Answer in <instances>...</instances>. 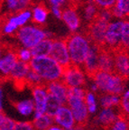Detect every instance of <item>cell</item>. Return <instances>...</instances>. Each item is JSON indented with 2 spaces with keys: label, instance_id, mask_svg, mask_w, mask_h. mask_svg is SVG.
<instances>
[{
  "label": "cell",
  "instance_id": "obj_16",
  "mask_svg": "<svg viewBox=\"0 0 129 130\" xmlns=\"http://www.w3.org/2000/svg\"><path fill=\"white\" fill-rule=\"evenodd\" d=\"M17 61L18 60L15 52L7 51L3 53L0 58V75L3 77H9Z\"/></svg>",
  "mask_w": 129,
  "mask_h": 130
},
{
  "label": "cell",
  "instance_id": "obj_42",
  "mask_svg": "<svg viewBox=\"0 0 129 130\" xmlns=\"http://www.w3.org/2000/svg\"><path fill=\"white\" fill-rule=\"evenodd\" d=\"M4 104H5V94L3 88L0 86V111L4 110Z\"/></svg>",
  "mask_w": 129,
  "mask_h": 130
},
{
  "label": "cell",
  "instance_id": "obj_44",
  "mask_svg": "<svg viewBox=\"0 0 129 130\" xmlns=\"http://www.w3.org/2000/svg\"><path fill=\"white\" fill-rule=\"evenodd\" d=\"M6 116L5 115V113L3 111H0V126H1V125L3 124V122L5 121V119H6Z\"/></svg>",
  "mask_w": 129,
  "mask_h": 130
},
{
  "label": "cell",
  "instance_id": "obj_22",
  "mask_svg": "<svg viewBox=\"0 0 129 130\" xmlns=\"http://www.w3.org/2000/svg\"><path fill=\"white\" fill-rule=\"evenodd\" d=\"M119 115L116 113L114 108H103L97 118V121L102 127L108 129L114 122L117 119Z\"/></svg>",
  "mask_w": 129,
  "mask_h": 130
},
{
  "label": "cell",
  "instance_id": "obj_43",
  "mask_svg": "<svg viewBox=\"0 0 129 130\" xmlns=\"http://www.w3.org/2000/svg\"><path fill=\"white\" fill-rule=\"evenodd\" d=\"M67 130H85V126H79V125H75L73 127L70 128V129H67Z\"/></svg>",
  "mask_w": 129,
  "mask_h": 130
},
{
  "label": "cell",
  "instance_id": "obj_13",
  "mask_svg": "<svg viewBox=\"0 0 129 130\" xmlns=\"http://www.w3.org/2000/svg\"><path fill=\"white\" fill-rule=\"evenodd\" d=\"M100 48L101 47L92 43L90 51L82 64V69L84 70L86 75L89 76L90 79L97 71H99V54Z\"/></svg>",
  "mask_w": 129,
  "mask_h": 130
},
{
  "label": "cell",
  "instance_id": "obj_33",
  "mask_svg": "<svg viewBox=\"0 0 129 130\" xmlns=\"http://www.w3.org/2000/svg\"><path fill=\"white\" fill-rule=\"evenodd\" d=\"M42 84H44L42 79L39 77L38 74H36L32 70H30V71L26 76V79H25V85H28L31 88H33L35 87V86L42 85Z\"/></svg>",
  "mask_w": 129,
  "mask_h": 130
},
{
  "label": "cell",
  "instance_id": "obj_5",
  "mask_svg": "<svg viewBox=\"0 0 129 130\" xmlns=\"http://www.w3.org/2000/svg\"><path fill=\"white\" fill-rule=\"evenodd\" d=\"M15 37L21 47L31 50L41 41L51 38V34L42 26L34 24H28L17 31Z\"/></svg>",
  "mask_w": 129,
  "mask_h": 130
},
{
  "label": "cell",
  "instance_id": "obj_8",
  "mask_svg": "<svg viewBox=\"0 0 129 130\" xmlns=\"http://www.w3.org/2000/svg\"><path fill=\"white\" fill-rule=\"evenodd\" d=\"M50 56L64 69L71 64L65 39L53 40V45H52Z\"/></svg>",
  "mask_w": 129,
  "mask_h": 130
},
{
  "label": "cell",
  "instance_id": "obj_38",
  "mask_svg": "<svg viewBox=\"0 0 129 130\" xmlns=\"http://www.w3.org/2000/svg\"><path fill=\"white\" fill-rule=\"evenodd\" d=\"M15 123H16L15 120L13 119L10 117L6 116L5 121L3 122V124L0 126V130H14Z\"/></svg>",
  "mask_w": 129,
  "mask_h": 130
},
{
  "label": "cell",
  "instance_id": "obj_47",
  "mask_svg": "<svg viewBox=\"0 0 129 130\" xmlns=\"http://www.w3.org/2000/svg\"><path fill=\"white\" fill-rule=\"evenodd\" d=\"M3 53H3V50L1 48H0V58H1V56L3 55Z\"/></svg>",
  "mask_w": 129,
  "mask_h": 130
},
{
  "label": "cell",
  "instance_id": "obj_25",
  "mask_svg": "<svg viewBox=\"0 0 129 130\" xmlns=\"http://www.w3.org/2000/svg\"><path fill=\"white\" fill-rule=\"evenodd\" d=\"M52 45H53V39L52 38H46L44 40L41 41L40 43H37L35 46L31 49L33 58H34V57L50 56Z\"/></svg>",
  "mask_w": 129,
  "mask_h": 130
},
{
  "label": "cell",
  "instance_id": "obj_1",
  "mask_svg": "<svg viewBox=\"0 0 129 130\" xmlns=\"http://www.w3.org/2000/svg\"><path fill=\"white\" fill-rule=\"evenodd\" d=\"M32 71L38 74L46 84L53 81L61 80L64 68L54 61L51 56L34 57L29 62Z\"/></svg>",
  "mask_w": 129,
  "mask_h": 130
},
{
  "label": "cell",
  "instance_id": "obj_10",
  "mask_svg": "<svg viewBox=\"0 0 129 130\" xmlns=\"http://www.w3.org/2000/svg\"><path fill=\"white\" fill-rule=\"evenodd\" d=\"M107 24L108 23L104 22L99 18L89 24L87 36L93 44L98 45L99 47L104 46V40H105Z\"/></svg>",
  "mask_w": 129,
  "mask_h": 130
},
{
  "label": "cell",
  "instance_id": "obj_34",
  "mask_svg": "<svg viewBox=\"0 0 129 130\" xmlns=\"http://www.w3.org/2000/svg\"><path fill=\"white\" fill-rule=\"evenodd\" d=\"M15 53H16V57H17V60L20 61H23V62L29 63L31 61V60L33 59V55L30 49L20 47L15 52Z\"/></svg>",
  "mask_w": 129,
  "mask_h": 130
},
{
  "label": "cell",
  "instance_id": "obj_36",
  "mask_svg": "<svg viewBox=\"0 0 129 130\" xmlns=\"http://www.w3.org/2000/svg\"><path fill=\"white\" fill-rule=\"evenodd\" d=\"M99 10H111L115 6L117 0H91Z\"/></svg>",
  "mask_w": 129,
  "mask_h": 130
},
{
  "label": "cell",
  "instance_id": "obj_17",
  "mask_svg": "<svg viewBox=\"0 0 129 130\" xmlns=\"http://www.w3.org/2000/svg\"><path fill=\"white\" fill-rule=\"evenodd\" d=\"M99 71L114 72V53L104 47H101L99 51Z\"/></svg>",
  "mask_w": 129,
  "mask_h": 130
},
{
  "label": "cell",
  "instance_id": "obj_19",
  "mask_svg": "<svg viewBox=\"0 0 129 130\" xmlns=\"http://www.w3.org/2000/svg\"><path fill=\"white\" fill-rule=\"evenodd\" d=\"M33 24L42 26L47 22L49 16V10L47 6L43 4H36L33 6L31 9Z\"/></svg>",
  "mask_w": 129,
  "mask_h": 130
},
{
  "label": "cell",
  "instance_id": "obj_41",
  "mask_svg": "<svg viewBox=\"0 0 129 130\" xmlns=\"http://www.w3.org/2000/svg\"><path fill=\"white\" fill-rule=\"evenodd\" d=\"M62 9L63 8L61 7H50V12L55 18L61 19V14H62Z\"/></svg>",
  "mask_w": 129,
  "mask_h": 130
},
{
  "label": "cell",
  "instance_id": "obj_45",
  "mask_svg": "<svg viewBox=\"0 0 129 130\" xmlns=\"http://www.w3.org/2000/svg\"><path fill=\"white\" fill-rule=\"evenodd\" d=\"M70 1L72 3V5H74V6H77V5L83 4V3H84L86 0H70Z\"/></svg>",
  "mask_w": 129,
  "mask_h": 130
},
{
  "label": "cell",
  "instance_id": "obj_18",
  "mask_svg": "<svg viewBox=\"0 0 129 130\" xmlns=\"http://www.w3.org/2000/svg\"><path fill=\"white\" fill-rule=\"evenodd\" d=\"M30 70L31 68L29 63L18 61L16 62L13 71H11L9 77L12 80L14 81V83L16 85H18V84L24 85V84H25V79H26V76L30 71Z\"/></svg>",
  "mask_w": 129,
  "mask_h": 130
},
{
  "label": "cell",
  "instance_id": "obj_11",
  "mask_svg": "<svg viewBox=\"0 0 129 130\" xmlns=\"http://www.w3.org/2000/svg\"><path fill=\"white\" fill-rule=\"evenodd\" d=\"M114 53V72L125 79H129V52L119 48Z\"/></svg>",
  "mask_w": 129,
  "mask_h": 130
},
{
  "label": "cell",
  "instance_id": "obj_23",
  "mask_svg": "<svg viewBox=\"0 0 129 130\" xmlns=\"http://www.w3.org/2000/svg\"><path fill=\"white\" fill-rule=\"evenodd\" d=\"M111 13L114 19L126 20L129 19V0H117Z\"/></svg>",
  "mask_w": 129,
  "mask_h": 130
},
{
  "label": "cell",
  "instance_id": "obj_40",
  "mask_svg": "<svg viewBox=\"0 0 129 130\" xmlns=\"http://www.w3.org/2000/svg\"><path fill=\"white\" fill-rule=\"evenodd\" d=\"M70 3V0H48V4L50 7H61L67 6Z\"/></svg>",
  "mask_w": 129,
  "mask_h": 130
},
{
  "label": "cell",
  "instance_id": "obj_37",
  "mask_svg": "<svg viewBox=\"0 0 129 130\" xmlns=\"http://www.w3.org/2000/svg\"><path fill=\"white\" fill-rule=\"evenodd\" d=\"M14 130H34L32 121H17Z\"/></svg>",
  "mask_w": 129,
  "mask_h": 130
},
{
  "label": "cell",
  "instance_id": "obj_26",
  "mask_svg": "<svg viewBox=\"0 0 129 130\" xmlns=\"http://www.w3.org/2000/svg\"><path fill=\"white\" fill-rule=\"evenodd\" d=\"M9 17L14 23V24H15L16 26L20 29L21 27L30 24L31 20H32L31 9H27V10H24L22 12L16 13V14H12Z\"/></svg>",
  "mask_w": 129,
  "mask_h": 130
},
{
  "label": "cell",
  "instance_id": "obj_15",
  "mask_svg": "<svg viewBox=\"0 0 129 130\" xmlns=\"http://www.w3.org/2000/svg\"><path fill=\"white\" fill-rule=\"evenodd\" d=\"M47 92L50 95L53 96L61 102L62 105L67 104L68 99V88L61 80H56L45 84Z\"/></svg>",
  "mask_w": 129,
  "mask_h": 130
},
{
  "label": "cell",
  "instance_id": "obj_27",
  "mask_svg": "<svg viewBox=\"0 0 129 130\" xmlns=\"http://www.w3.org/2000/svg\"><path fill=\"white\" fill-rule=\"evenodd\" d=\"M53 118L47 114H43L39 117H34L32 123L34 125V130H46L51 126H53Z\"/></svg>",
  "mask_w": 129,
  "mask_h": 130
},
{
  "label": "cell",
  "instance_id": "obj_20",
  "mask_svg": "<svg viewBox=\"0 0 129 130\" xmlns=\"http://www.w3.org/2000/svg\"><path fill=\"white\" fill-rule=\"evenodd\" d=\"M33 2L34 0H3L6 10L13 14L29 9Z\"/></svg>",
  "mask_w": 129,
  "mask_h": 130
},
{
  "label": "cell",
  "instance_id": "obj_14",
  "mask_svg": "<svg viewBox=\"0 0 129 130\" xmlns=\"http://www.w3.org/2000/svg\"><path fill=\"white\" fill-rule=\"evenodd\" d=\"M53 121L56 123L57 126H61L64 130L70 129L76 125L71 109L68 106L65 105L61 106L55 113L53 116Z\"/></svg>",
  "mask_w": 129,
  "mask_h": 130
},
{
  "label": "cell",
  "instance_id": "obj_29",
  "mask_svg": "<svg viewBox=\"0 0 129 130\" xmlns=\"http://www.w3.org/2000/svg\"><path fill=\"white\" fill-rule=\"evenodd\" d=\"M61 106H63L61 102L57 100L56 98L53 96L48 94V99H47V103H46V109H45V114L49 115V116L53 117L55 115L58 109L61 108Z\"/></svg>",
  "mask_w": 129,
  "mask_h": 130
},
{
  "label": "cell",
  "instance_id": "obj_32",
  "mask_svg": "<svg viewBox=\"0 0 129 130\" xmlns=\"http://www.w3.org/2000/svg\"><path fill=\"white\" fill-rule=\"evenodd\" d=\"M84 100L88 108V110H89V113H95L96 110H97V101H96V97L94 93L91 91H87L86 95H85Z\"/></svg>",
  "mask_w": 129,
  "mask_h": 130
},
{
  "label": "cell",
  "instance_id": "obj_3",
  "mask_svg": "<svg viewBox=\"0 0 129 130\" xmlns=\"http://www.w3.org/2000/svg\"><path fill=\"white\" fill-rule=\"evenodd\" d=\"M91 79L98 87L99 91L104 94H111L120 97V95L125 92L126 79H123L115 72H104L99 71Z\"/></svg>",
  "mask_w": 129,
  "mask_h": 130
},
{
  "label": "cell",
  "instance_id": "obj_31",
  "mask_svg": "<svg viewBox=\"0 0 129 130\" xmlns=\"http://www.w3.org/2000/svg\"><path fill=\"white\" fill-rule=\"evenodd\" d=\"M120 48L129 52V19L124 20L123 22Z\"/></svg>",
  "mask_w": 129,
  "mask_h": 130
},
{
  "label": "cell",
  "instance_id": "obj_21",
  "mask_svg": "<svg viewBox=\"0 0 129 130\" xmlns=\"http://www.w3.org/2000/svg\"><path fill=\"white\" fill-rule=\"evenodd\" d=\"M99 9L96 6V5L91 0H86L82 4L81 9V19L84 22L90 24L94 20H96L99 14Z\"/></svg>",
  "mask_w": 129,
  "mask_h": 130
},
{
  "label": "cell",
  "instance_id": "obj_2",
  "mask_svg": "<svg viewBox=\"0 0 129 130\" xmlns=\"http://www.w3.org/2000/svg\"><path fill=\"white\" fill-rule=\"evenodd\" d=\"M65 40L71 64L77 66L82 65L92 46L89 37L81 32H75Z\"/></svg>",
  "mask_w": 129,
  "mask_h": 130
},
{
  "label": "cell",
  "instance_id": "obj_46",
  "mask_svg": "<svg viewBox=\"0 0 129 130\" xmlns=\"http://www.w3.org/2000/svg\"><path fill=\"white\" fill-rule=\"evenodd\" d=\"M46 130H64L63 128H61L59 126H51L49 128H47Z\"/></svg>",
  "mask_w": 129,
  "mask_h": 130
},
{
  "label": "cell",
  "instance_id": "obj_7",
  "mask_svg": "<svg viewBox=\"0 0 129 130\" xmlns=\"http://www.w3.org/2000/svg\"><path fill=\"white\" fill-rule=\"evenodd\" d=\"M61 80L68 89L82 88L86 84V73L80 66L71 64L64 69Z\"/></svg>",
  "mask_w": 129,
  "mask_h": 130
},
{
  "label": "cell",
  "instance_id": "obj_9",
  "mask_svg": "<svg viewBox=\"0 0 129 130\" xmlns=\"http://www.w3.org/2000/svg\"><path fill=\"white\" fill-rule=\"evenodd\" d=\"M61 19L71 34L78 32L81 27L82 19L74 5H68L66 7L63 8Z\"/></svg>",
  "mask_w": 129,
  "mask_h": 130
},
{
  "label": "cell",
  "instance_id": "obj_12",
  "mask_svg": "<svg viewBox=\"0 0 129 130\" xmlns=\"http://www.w3.org/2000/svg\"><path fill=\"white\" fill-rule=\"evenodd\" d=\"M47 99H48V92L45 84L32 88V100L34 104V118L45 114Z\"/></svg>",
  "mask_w": 129,
  "mask_h": 130
},
{
  "label": "cell",
  "instance_id": "obj_35",
  "mask_svg": "<svg viewBox=\"0 0 129 130\" xmlns=\"http://www.w3.org/2000/svg\"><path fill=\"white\" fill-rule=\"evenodd\" d=\"M109 130H129V120L119 115L114 124L108 128Z\"/></svg>",
  "mask_w": 129,
  "mask_h": 130
},
{
  "label": "cell",
  "instance_id": "obj_39",
  "mask_svg": "<svg viewBox=\"0 0 129 130\" xmlns=\"http://www.w3.org/2000/svg\"><path fill=\"white\" fill-rule=\"evenodd\" d=\"M97 18L107 23L111 22L114 19L113 15H112V13H111V10H99Z\"/></svg>",
  "mask_w": 129,
  "mask_h": 130
},
{
  "label": "cell",
  "instance_id": "obj_30",
  "mask_svg": "<svg viewBox=\"0 0 129 130\" xmlns=\"http://www.w3.org/2000/svg\"><path fill=\"white\" fill-rule=\"evenodd\" d=\"M119 115L129 120V89L124 92L120 97Z\"/></svg>",
  "mask_w": 129,
  "mask_h": 130
},
{
  "label": "cell",
  "instance_id": "obj_6",
  "mask_svg": "<svg viewBox=\"0 0 129 130\" xmlns=\"http://www.w3.org/2000/svg\"><path fill=\"white\" fill-rule=\"evenodd\" d=\"M123 22L124 20L113 19L108 23L104 40V48L108 49L112 52L120 48Z\"/></svg>",
  "mask_w": 129,
  "mask_h": 130
},
{
  "label": "cell",
  "instance_id": "obj_4",
  "mask_svg": "<svg viewBox=\"0 0 129 130\" xmlns=\"http://www.w3.org/2000/svg\"><path fill=\"white\" fill-rule=\"evenodd\" d=\"M86 92L82 88L69 89L67 99V104L72 113L76 125L83 126H86L89 114L84 100Z\"/></svg>",
  "mask_w": 129,
  "mask_h": 130
},
{
  "label": "cell",
  "instance_id": "obj_28",
  "mask_svg": "<svg viewBox=\"0 0 129 130\" xmlns=\"http://www.w3.org/2000/svg\"><path fill=\"white\" fill-rule=\"evenodd\" d=\"M120 97L111 94H103L99 99V103L104 108H114L119 106Z\"/></svg>",
  "mask_w": 129,
  "mask_h": 130
},
{
  "label": "cell",
  "instance_id": "obj_24",
  "mask_svg": "<svg viewBox=\"0 0 129 130\" xmlns=\"http://www.w3.org/2000/svg\"><path fill=\"white\" fill-rule=\"evenodd\" d=\"M17 113L24 118H28L34 114V104L32 99H24L14 103Z\"/></svg>",
  "mask_w": 129,
  "mask_h": 130
}]
</instances>
